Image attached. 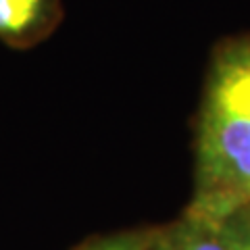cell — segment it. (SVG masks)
<instances>
[{
  "mask_svg": "<svg viewBox=\"0 0 250 250\" xmlns=\"http://www.w3.org/2000/svg\"><path fill=\"white\" fill-rule=\"evenodd\" d=\"M61 19V0H0V40L11 48H31L46 40Z\"/></svg>",
  "mask_w": 250,
  "mask_h": 250,
  "instance_id": "3",
  "label": "cell"
},
{
  "mask_svg": "<svg viewBox=\"0 0 250 250\" xmlns=\"http://www.w3.org/2000/svg\"><path fill=\"white\" fill-rule=\"evenodd\" d=\"M205 96L250 119V36L217 50Z\"/></svg>",
  "mask_w": 250,
  "mask_h": 250,
  "instance_id": "2",
  "label": "cell"
},
{
  "mask_svg": "<svg viewBox=\"0 0 250 250\" xmlns=\"http://www.w3.org/2000/svg\"><path fill=\"white\" fill-rule=\"evenodd\" d=\"M228 250H250V205L219 225Z\"/></svg>",
  "mask_w": 250,
  "mask_h": 250,
  "instance_id": "5",
  "label": "cell"
},
{
  "mask_svg": "<svg viewBox=\"0 0 250 250\" xmlns=\"http://www.w3.org/2000/svg\"><path fill=\"white\" fill-rule=\"evenodd\" d=\"M250 205V119L205 96L196 136V186L186 215L221 225Z\"/></svg>",
  "mask_w": 250,
  "mask_h": 250,
  "instance_id": "1",
  "label": "cell"
},
{
  "mask_svg": "<svg viewBox=\"0 0 250 250\" xmlns=\"http://www.w3.org/2000/svg\"><path fill=\"white\" fill-rule=\"evenodd\" d=\"M148 240L138 233H121V236H108L103 240H96L94 244L85 246L82 250H150Z\"/></svg>",
  "mask_w": 250,
  "mask_h": 250,
  "instance_id": "6",
  "label": "cell"
},
{
  "mask_svg": "<svg viewBox=\"0 0 250 250\" xmlns=\"http://www.w3.org/2000/svg\"><path fill=\"white\" fill-rule=\"evenodd\" d=\"M150 250H228L219 225L186 215L148 240Z\"/></svg>",
  "mask_w": 250,
  "mask_h": 250,
  "instance_id": "4",
  "label": "cell"
}]
</instances>
